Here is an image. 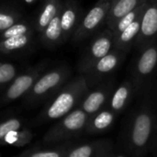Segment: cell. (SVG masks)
<instances>
[{
    "label": "cell",
    "mask_w": 157,
    "mask_h": 157,
    "mask_svg": "<svg viewBox=\"0 0 157 157\" xmlns=\"http://www.w3.org/2000/svg\"><path fill=\"white\" fill-rule=\"evenodd\" d=\"M70 73L69 67L59 66L41 74L31 89L24 97V102L28 106L40 104L63 86L69 77Z\"/></svg>",
    "instance_id": "cell-1"
},
{
    "label": "cell",
    "mask_w": 157,
    "mask_h": 157,
    "mask_svg": "<svg viewBox=\"0 0 157 157\" xmlns=\"http://www.w3.org/2000/svg\"><path fill=\"white\" fill-rule=\"evenodd\" d=\"M86 86V80L84 76H79L73 82L68 84L65 88L62 89L59 94L50 102L44 110L40 113V117L47 120L60 119L73 109L78 94Z\"/></svg>",
    "instance_id": "cell-2"
},
{
    "label": "cell",
    "mask_w": 157,
    "mask_h": 157,
    "mask_svg": "<svg viewBox=\"0 0 157 157\" xmlns=\"http://www.w3.org/2000/svg\"><path fill=\"white\" fill-rule=\"evenodd\" d=\"M45 67L46 62H40L37 65L30 67L22 74L17 75L3 91L0 98V105H7L22 97L24 98L42 74Z\"/></svg>",
    "instance_id": "cell-3"
},
{
    "label": "cell",
    "mask_w": 157,
    "mask_h": 157,
    "mask_svg": "<svg viewBox=\"0 0 157 157\" xmlns=\"http://www.w3.org/2000/svg\"><path fill=\"white\" fill-rule=\"evenodd\" d=\"M113 0H98L89 11L83 16L72 40L79 42L93 35L102 25L106 24L109 11Z\"/></svg>",
    "instance_id": "cell-4"
},
{
    "label": "cell",
    "mask_w": 157,
    "mask_h": 157,
    "mask_svg": "<svg viewBox=\"0 0 157 157\" xmlns=\"http://www.w3.org/2000/svg\"><path fill=\"white\" fill-rule=\"evenodd\" d=\"M114 49V36L112 31L107 28L97 34L84 51L78 63L79 71L86 74L87 70L99 59L107 55Z\"/></svg>",
    "instance_id": "cell-5"
},
{
    "label": "cell",
    "mask_w": 157,
    "mask_h": 157,
    "mask_svg": "<svg viewBox=\"0 0 157 157\" xmlns=\"http://www.w3.org/2000/svg\"><path fill=\"white\" fill-rule=\"evenodd\" d=\"M157 40V0H148L143 13L141 29L134 46L139 49Z\"/></svg>",
    "instance_id": "cell-6"
},
{
    "label": "cell",
    "mask_w": 157,
    "mask_h": 157,
    "mask_svg": "<svg viewBox=\"0 0 157 157\" xmlns=\"http://www.w3.org/2000/svg\"><path fill=\"white\" fill-rule=\"evenodd\" d=\"M82 17V9L76 1L67 0L63 3L61 9V27L64 41L73 37Z\"/></svg>",
    "instance_id": "cell-7"
},
{
    "label": "cell",
    "mask_w": 157,
    "mask_h": 157,
    "mask_svg": "<svg viewBox=\"0 0 157 157\" xmlns=\"http://www.w3.org/2000/svg\"><path fill=\"white\" fill-rule=\"evenodd\" d=\"M157 65V40H153L140 49L135 61V72L141 77L150 75Z\"/></svg>",
    "instance_id": "cell-8"
},
{
    "label": "cell",
    "mask_w": 157,
    "mask_h": 157,
    "mask_svg": "<svg viewBox=\"0 0 157 157\" xmlns=\"http://www.w3.org/2000/svg\"><path fill=\"white\" fill-rule=\"evenodd\" d=\"M127 55V52L113 49L107 55L97 61L86 73V75H104L113 72L123 62Z\"/></svg>",
    "instance_id": "cell-9"
},
{
    "label": "cell",
    "mask_w": 157,
    "mask_h": 157,
    "mask_svg": "<svg viewBox=\"0 0 157 157\" xmlns=\"http://www.w3.org/2000/svg\"><path fill=\"white\" fill-rule=\"evenodd\" d=\"M143 14L139 16L131 25L114 36V49L128 52L135 45L141 29Z\"/></svg>",
    "instance_id": "cell-10"
},
{
    "label": "cell",
    "mask_w": 157,
    "mask_h": 157,
    "mask_svg": "<svg viewBox=\"0 0 157 157\" xmlns=\"http://www.w3.org/2000/svg\"><path fill=\"white\" fill-rule=\"evenodd\" d=\"M40 37L42 44L48 48H54L64 42L61 27V10L40 34Z\"/></svg>",
    "instance_id": "cell-11"
},
{
    "label": "cell",
    "mask_w": 157,
    "mask_h": 157,
    "mask_svg": "<svg viewBox=\"0 0 157 157\" xmlns=\"http://www.w3.org/2000/svg\"><path fill=\"white\" fill-rule=\"evenodd\" d=\"M147 0H113L107 18V28L111 29L121 17L144 4Z\"/></svg>",
    "instance_id": "cell-12"
},
{
    "label": "cell",
    "mask_w": 157,
    "mask_h": 157,
    "mask_svg": "<svg viewBox=\"0 0 157 157\" xmlns=\"http://www.w3.org/2000/svg\"><path fill=\"white\" fill-rule=\"evenodd\" d=\"M63 2L61 0H45L43 6L37 17L35 29L40 34L52 19L62 9Z\"/></svg>",
    "instance_id": "cell-13"
},
{
    "label": "cell",
    "mask_w": 157,
    "mask_h": 157,
    "mask_svg": "<svg viewBox=\"0 0 157 157\" xmlns=\"http://www.w3.org/2000/svg\"><path fill=\"white\" fill-rule=\"evenodd\" d=\"M151 132V120L148 115H140L135 121L132 140L133 143L138 146H143L146 144Z\"/></svg>",
    "instance_id": "cell-14"
},
{
    "label": "cell",
    "mask_w": 157,
    "mask_h": 157,
    "mask_svg": "<svg viewBox=\"0 0 157 157\" xmlns=\"http://www.w3.org/2000/svg\"><path fill=\"white\" fill-rule=\"evenodd\" d=\"M32 138H33V133L29 129L21 128L8 132L0 141V145L23 147L29 144L31 142Z\"/></svg>",
    "instance_id": "cell-15"
},
{
    "label": "cell",
    "mask_w": 157,
    "mask_h": 157,
    "mask_svg": "<svg viewBox=\"0 0 157 157\" xmlns=\"http://www.w3.org/2000/svg\"><path fill=\"white\" fill-rule=\"evenodd\" d=\"M32 33L25 34L18 37L0 39V52L5 54H9L17 51H21L25 49L31 42Z\"/></svg>",
    "instance_id": "cell-16"
},
{
    "label": "cell",
    "mask_w": 157,
    "mask_h": 157,
    "mask_svg": "<svg viewBox=\"0 0 157 157\" xmlns=\"http://www.w3.org/2000/svg\"><path fill=\"white\" fill-rule=\"evenodd\" d=\"M148 1V0H147ZM147 1L143 4L142 6H138L137 8L133 9L132 11L129 12L128 14L124 15L123 17H121L119 20H117L115 22V24L112 26L111 29H109L112 33H113V36H116L117 34H119L121 31H122L124 29H126L129 25H131L139 16H141L143 13H144V10L145 8V6H146V3Z\"/></svg>",
    "instance_id": "cell-17"
},
{
    "label": "cell",
    "mask_w": 157,
    "mask_h": 157,
    "mask_svg": "<svg viewBox=\"0 0 157 157\" xmlns=\"http://www.w3.org/2000/svg\"><path fill=\"white\" fill-rule=\"evenodd\" d=\"M86 121V114L83 110L76 109L67 114L61 123V130L74 132L81 129Z\"/></svg>",
    "instance_id": "cell-18"
},
{
    "label": "cell",
    "mask_w": 157,
    "mask_h": 157,
    "mask_svg": "<svg viewBox=\"0 0 157 157\" xmlns=\"http://www.w3.org/2000/svg\"><path fill=\"white\" fill-rule=\"evenodd\" d=\"M33 29L31 24L29 21L25 20H18L17 23H15L13 26L8 28L6 30L1 33L0 39H7V38H13V37H18L25 34L32 33Z\"/></svg>",
    "instance_id": "cell-19"
},
{
    "label": "cell",
    "mask_w": 157,
    "mask_h": 157,
    "mask_svg": "<svg viewBox=\"0 0 157 157\" xmlns=\"http://www.w3.org/2000/svg\"><path fill=\"white\" fill-rule=\"evenodd\" d=\"M17 75V66L11 63L0 62V91L6 87Z\"/></svg>",
    "instance_id": "cell-20"
},
{
    "label": "cell",
    "mask_w": 157,
    "mask_h": 157,
    "mask_svg": "<svg viewBox=\"0 0 157 157\" xmlns=\"http://www.w3.org/2000/svg\"><path fill=\"white\" fill-rule=\"evenodd\" d=\"M21 15L13 8H0V33L6 30L18 20Z\"/></svg>",
    "instance_id": "cell-21"
},
{
    "label": "cell",
    "mask_w": 157,
    "mask_h": 157,
    "mask_svg": "<svg viewBox=\"0 0 157 157\" xmlns=\"http://www.w3.org/2000/svg\"><path fill=\"white\" fill-rule=\"evenodd\" d=\"M106 98L105 93L103 91H95L87 96L83 104V109L87 113H93L97 111L100 106L104 103Z\"/></svg>",
    "instance_id": "cell-22"
},
{
    "label": "cell",
    "mask_w": 157,
    "mask_h": 157,
    "mask_svg": "<svg viewBox=\"0 0 157 157\" xmlns=\"http://www.w3.org/2000/svg\"><path fill=\"white\" fill-rule=\"evenodd\" d=\"M129 93H130V90H129V86L128 85H122L114 93L113 97H112V99H111V106L114 109H121L127 98H128V96H129Z\"/></svg>",
    "instance_id": "cell-23"
},
{
    "label": "cell",
    "mask_w": 157,
    "mask_h": 157,
    "mask_svg": "<svg viewBox=\"0 0 157 157\" xmlns=\"http://www.w3.org/2000/svg\"><path fill=\"white\" fill-rule=\"evenodd\" d=\"M23 128V121L17 118H10L0 122V141L10 132Z\"/></svg>",
    "instance_id": "cell-24"
},
{
    "label": "cell",
    "mask_w": 157,
    "mask_h": 157,
    "mask_svg": "<svg viewBox=\"0 0 157 157\" xmlns=\"http://www.w3.org/2000/svg\"><path fill=\"white\" fill-rule=\"evenodd\" d=\"M113 121V116L110 112L104 111L100 113L95 120L94 123L98 129H104L108 127Z\"/></svg>",
    "instance_id": "cell-25"
},
{
    "label": "cell",
    "mask_w": 157,
    "mask_h": 157,
    "mask_svg": "<svg viewBox=\"0 0 157 157\" xmlns=\"http://www.w3.org/2000/svg\"><path fill=\"white\" fill-rule=\"evenodd\" d=\"M20 157H62L57 151H33L26 152Z\"/></svg>",
    "instance_id": "cell-26"
},
{
    "label": "cell",
    "mask_w": 157,
    "mask_h": 157,
    "mask_svg": "<svg viewBox=\"0 0 157 157\" xmlns=\"http://www.w3.org/2000/svg\"><path fill=\"white\" fill-rule=\"evenodd\" d=\"M91 154H92L91 147L88 145H84L72 151L68 157H90Z\"/></svg>",
    "instance_id": "cell-27"
},
{
    "label": "cell",
    "mask_w": 157,
    "mask_h": 157,
    "mask_svg": "<svg viewBox=\"0 0 157 157\" xmlns=\"http://www.w3.org/2000/svg\"><path fill=\"white\" fill-rule=\"evenodd\" d=\"M36 0H23L24 3H26L27 5H30V4H33Z\"/></svg>",
    "instance_id": "cell-28"
},
{
    "label": "cell",
    "mask_w": 157,
    "mask_h": 157,
    "mask_svg": "<svg viewBox=\"0 0 157 157\" xmlns=\"http://www.w3.org/2000/svg\"><path fill=\"white\" fill-rule=\"evenodd\" d=\"M120 157H121V156H120Z\"/></svg>",
    "instance_id": "cell-29"
}]
</instances>
